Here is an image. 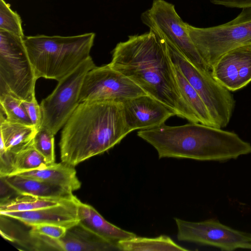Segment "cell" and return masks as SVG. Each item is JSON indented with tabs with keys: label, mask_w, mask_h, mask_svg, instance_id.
<instances>
[{
	"label": "cell",
	"mask_w": 251,
	"mask_h": 251,
	"mask_svg": "<svg viewBox=\"0 0 251 251\" xmlns=\"http://www.w3.org/2000/svg\"><path fill=\"white\" fill-rule=\"evenodd\" d=\"M175 66V65H174ZM176 79L181 94L201 124L216 127L202 99L182 73L176 66Z\"/></svg>",
	"instance_id": "23"
},
{
	"label": "cell",
	"mask_w": 251,
	"mask_h": 251,
	"mask_svg": "<svg viewBox=\"0 0 251 251\" xmlns=\"http://www.w3.org/2000/svg\"><path fill=\"white\" fill-rule=\"evenodd\" d=\"M94 33L72 36L45 35L24 38L35 77L60 81L91 57Z\"/></svg>",
	"instance_id": "4"
},
{
	"label": "cell",
	"mask_w": 251,
	"mask_h": 251,
	"mask_svg": "<svg viewBox=\"0 0 251 251\" xmlns=\"http://www.w3.org/2000/svg\"><path fill=\"white\" fill-rule=\"evenodd\" d=\"M24 106L34 126L38 129L42 122V112L39 105L35 98L30 101L22 100Z\"/></svg>",
	"instance_id": "28"
},
{
	"label": "cell",
	"mask_w": 251,
	"mask_h": 251,
	"mask_svg": "<svg viewBox=\"0 0 251 251\" xmlns=\"http://www.w3.org/2000/svg\"><path fill=\"white\" fill-rule=\"evenodd\" d=\"M59 251H120L116 244L93 233L79 223L68 228L65 235L58 239Z\"/></svg>",
	"instance_id": "18"
},
{
	"label": "cell",
	"mask_w": 251,
	"mask_h": 251,
	"mask_svg": "<svg viewBox=\"0 0 251 251\" xmlns=\"http://www.w3.org/2000/svg\"><path fill=\"white\" fill-rule=\"evenodd\" d=\"M179 241L211 246L231 251L243 249L251 242V234L234 229L216 219L193 222L175 218Z\"/></svg>",
	"instance_id": "11"
},
{
	"label": "cell",
	"mask_w": 251,
	"mask_h": 251,
	"mask_svg": "<svg viewBox=\"0 0 251 251\" xmlns=\"http://www.w3.org/2000/svg\"><path fill=\"white\" fill-rule=\"evenodd\" d=\"M211 3L226 7L245 8L251 7V0H209Z\"/></svg>",
	"instance_id": "29"
},
{
	"label": "cell",
	"mask_w": 251,
	"mask_h": 251,
	"mask_svg": "<svg viewBox=\"0 0 251 251\" xmlns=\"http://www.w3.org/2000/svg\"><path fill=\"white\" fill-rule=\"evenodd\" d=\"M131 132L122 102H80L61 131L59 143L61 160L75 167L108 151Z\"/></svg>",
	"instance_id": "2"
},
{
	"label": "cell",
	"mask_w": 251,
	"mask_h": 251,
	"mask_svg": "<svg viewBox=\"0 0 251 251\" xmlns=\"http://www.w3.org/2000/svg\"><path fill=\"white\" fill-rule=\"evenodd\" d=\"M54 136L47 129L40 127L33 139L34 148L44 157L48 165L55 162Z\"/></svg>",
	"instance_id": "26"
},
{
	"label": "cell",
	"mask_w": 251,
	"mask_h": 251,
	"mask_svg": "<svg viewBox=\"0 0 251 251\" xmlns=\"http://www.w3.org/2000/svg\"><path fill=\"white\" fill-rule=\"evenodd\" d=\"M188 33L199 54L211 69L227 51L251 45V7L242 9L231 21L217 26L197 27L186 23Z\"/></svg>",
	"instance_id": "5"
},
{
	"label": "cell",
	"mask_w": 251,
	"mask_h": 251,
	"mask_svg": "<svg viewBox=\"0 0 251 251\" xmlns=\"http://www.w3.org/2000/svg\"><path fill=\"white\" fill-rule=\"evenodd\" d=\"M95 67L90 57L58 81L52 92L40 104L42 116L40 127L55 135L64 126L80 103L79 95L85 75Z\"/></svg>",
	"instance_id": "9"
},
{
	"label": "cell",
	"mask_w": 251,
	"mask_h": 251,
	"mask_svg": "<svg viewBox=\"0 0 251 251\" xmlns=\"http://www.w3.org/2000/svg\"><path fill=\"white\" fill-rule=\"evenodd\" d=\"M213 78L230 91L251 81V45L233 49L222 55L211 69Z\"/></svg>",
	"instance_id": "12"
},
{
	"label": "cell",
	"mask_w": 251,
	"mask_h": 251,
	"mask_svg": "<svg viewBox=\"0 0 251 251\" xmlns=\"http://www.w3.org/2000/svg\"><path fill=\"white\" fill-rule=\"evenodd\" d=\"M0 111V145L5 151L23 146L33 140L37 131L34 126L9 122Z\"/></svg>",
	"instance_id": "20"
},
{
	"label": "cell",
	"mask_w": 251,
	"mask_h": 251,
	"mask_svg": "<svg viewBox=\"0 0 251 251\" xmlns=\"http://www.w3.org/2000/svg\"><path fill=\"white\" fill-rule=\"evenodd\" d=\"M0 30L24 38L20 17L4 0H0Z\"/></svg>",
	"instance_id": "25"
},
{
	"label": "cell",
	"mask_w": 251,
	"mask_h": 251,
	"mask_svg": "<svg viewBox=\"0 0 251 251\" xmlns=\"http://www.w3.org/2000/svg\"><path fill=\"white\" fill-rule=\"evenodd\" d=\"M141 19L150 30L163 37L193 64L210 71L188 33L186 23L174 4L164 0H153L151 8L142 13Z\"/></svg>",
	"instance_id": "8"
},
{
	"label": "cell",
	"mask_w": 251,
	"mask_h": 251,
	"mask_svg": "<svg viewBox=\"0 0 251 251\" xmlns=\"http://www.w3.org/2000/svg\"><path fill=\"white\" fill-rule=\"evenodd\" d=\"M16 175L40 180L72 192L78 190L81 185L75 166L62 161L49 164L42 168L22 172Z\"/></svg>",
	"instance_id": "19"
},
{
	"label": "cell",
	"mask_w": 251,
	"mask_h": 251,
	"mask_svg": "<svg viewBox=\"0 0 251 251\" xmlns=\"http://www.w3.org/2000/svg\"><path fill=\"white\" fill-rule=\"evenodd\" d=\"M200 123L164 124L140 130L137 135L156 150L159 158L225 161L251 153V144L236 133Z\"/></svg>",
	"instance_id": "3"
},
{
	"label": "cell",
	"mask_w": 251,
	"mask_h": 251,
	"mask_svg": "<svg viewBox=\"0 0 251 251\" xmlns=\"http://www.w3.org/2000/svg\"><path fill=\"white\" fill-rule=\"evenodd\" d=\"M36 80L24 38L0 30V94L32 100Z\"/></svg>",
	"instance_id": "6"
},
{
	"label": "cell",
	"mask_w": 251,
	"mask_h": 251,
	"mask_svg": "<svg viewBox=\"0 0 251 251\" xmlns=\"http://www.w3.org/2000/svg\"><path fill=\"white\" fill-rule=\"evenodd\" d=\"M243 249L251 250V242L245 245Z\"/></svg>",
	"instance_id": "30"
},
{
	"label": "cell",
	"mask_w": 251,
	"mask_h": 251,
	"mask_svg": "<svg viewBox=\"0 0 251 251\" xmlns=\"http://www.w3.org/2000/svg\"><path fill=\"white\" fill-rule=\"evenodd\" d=\"M124 117L132 131L159 126L176 114L169 107L149 95H143L122 102Z\"/></svg>",
	"instance_id": "13"
},
{
	"label": "cell",
	"mask_w": 251,
	"mask_h": 251,
	"mask_svg": "<svg viewBox=\"0 0 251 251\" xmlns=\"http://www.w3.org/2000/svg\"><path fill=\"white\" fill-rule=\"evenodd\" d=\"M0 110L11 122L34 126L24 106L22 100L7 94H0Z\"/></svg>",
	"instance_id": "24"
},
{
	"label": "cell",
	"mask_w": 251,
	"mask_h": 251,
	"mask_svg": "<svg viewBox=\"0 0 251 251\" xmlns=\"http://www.w3.org/2000/svg\"><path fill=\"white\" fill-rule=\"evenodd\" d=\"M17 195V196L14 198L6 197L1 198L0 212H21L37 210L57 205L72 199H48L30 195Z\"/></svg>",
	"instance_id": "22"
},
{
	"label": "cell",
	"mask_w": 251,
	"mask_h": 251,
	"mask_svg": "<svg viewBox=\"0 0 251 251\" xmlns=\"http://www.w3.org/2000/svg\"><path fill=\"white\" fill-rule=\"evenodd\" d=\"M48 165L34 148L33 140L17 148L0 151V177L42 168Z\"/></svg>",
	"instance_id": "15"
},
{
	"label": "cell",
	"mask_w": 251,
	"mask_h": 251,
	"mask_svg": "<svg viewBox=\"0 0 251 251\" xmlns=\"http://www.w3.org/2000/svg\"><path fill=\"white\" fill-rule=\"evenodd\" d=\"M120 251H188L170 237L161 235L155 238L134 237L117 243Z\"/></svg>",
	"instance_id": "21"
},
{
	"label": "cell",
	"mask_w": 251,
	"mask_h": 251,
	"mask_svg": "<svg viewBox=\"0 0 251 251\" xmlns=\"http://www.w3.org/2000/svg\"><path fill=\"white\" fill-rule=\"evenodd\" d=\"M79 201L75 196L55 206L26 211H2L0 212V214L18 221L27 226L42 224L53 225L68 229L79 223Z\"/></svg>",
	"instance_id": "14"
},
{
	"label": "cell",
	"mask_w": 251,
	"mask_h": 251,
	"mask_svg": "<svg viewBox=\"0 0 251 251\" xmlns=\"http://www.w3.org/2000/svg\"><path fill=\"white\" fill-rule=\"evenodd\" d=\"M79 223L102 239L117 243L135 237L133 232L118 227L106 221L92 206L80 200L78 203Z\"/></svg>",
	"instance_id": "16"
},
{
	"label": "cell",
	"mask_w": 251,
	"mask_h": 251,
	"mask_svg": "<svg viewBox=\"0 0 251 251\" xmlns=\"http://www.w3.org/2000/svg\"><path fill=\"white\" fill-rule=\"evenodd\" d=\"M146 94L132 80L112 68L108 64L96 66L86 74L82 83L79 101L81 102L110 100L122 102Z\"/></svg>",
	"instance_id": "10"
},
{
	"label": "cell",
	"mask_w": 251,
	"mask_h": 251,
	"mask_svg": "<svg viewBox=\"0 0 251 251\" xmlns=\"http://www.w3.org/2000/svg\"><path fill=\"white\" fill-rule=\"evenodd\" d=\"M112 53L109 63L112 68L169 107L176 116L191 123H200L181 94L175 66L163 37L150 30L130 35L127 40L118 43Z\"/></svg>",
	"instance_id": "1"
},
{
	"label": "cell",
	"mask_w": 251,
	"mask_h": 251,
	"mask_svg": "<svg viewBox=\"0 0 251 251\" xmlns=\"http://www.w3.org/2000/svg\"><path fill=\"white\" fill-rule=\"evenodd\" d=\"M29 230L32 232L44 235L50 238L59 239L66 234L67 228L53 225H37L31 226Z\"/></svg>",
	"instance_id": "27"
},
{
	"label": "cell",
	"mask_w": 251,
	"mask_h": 251,
	"mask_svg": "<svg viewBox=\"0 0 251 251\" xmlns=\"http://www.w3.org/2000/svg\"><path fill=\"white\" fill-rule=\"evenodd\" d=\"M17 194L55 199H71L73 192L37 179L17 175L0 177Z\"/></svg>",
	"instance_id": "17"
},
{
	"label": "cell",
	"mask_w": 251,
	"mask_h": 251,
	"mask_svg": "<svg viewBox=\"0 0 251 251\" xmlns=\"http://www.w3.org/2000/svg\"><path fill=\"white\" fill-rule=\"evenodd\" d=\"M166 42L174 65L198 93L216 127H226L230 120L235 105L230 91L218 82L210 71L196 67L174 46Z\"/></svg>",
	"instance_id": "7"
}]
</instances>
